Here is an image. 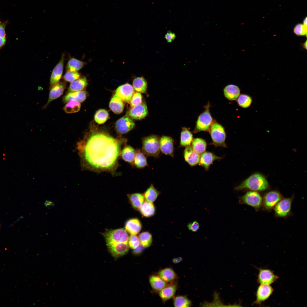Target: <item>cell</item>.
I'll use <instances>...</instances> for the list:
<instances>
[{
  "instance_id": "1",
  "label": "cell",
  "mask_w": 307,
  "mask_h": 307,
  "mask_svg": "<svg viewBox=\"0 0 307 307\" xmlns=\"http://www.w3.org/2000/svg\"><path fill=\"white\" fill-rule=\"evenodd\" d=\"M123 140L103 132L90 133L78 144L84 165L98 171H110L116 166Z\"/></svg>"
},
{
  "instance_id": "2",
  "label": "cell",
  "mask_w": 307,
  "mask_h": 307,
  "mask_svg": "<svg viewBox=\"0 0 307 307\" xmlns=\"http://www.w3.org/2000/svg\"><path fill=\"white\" fill-rule=\"evenodd\" d=\"M269 187L268 182L262 174L254 173L236 187L235 190H240L248 189L251 191H261L267 190Z\"/></svg>"
},
{
  "instance_id": "3",
  "label": "cell",
  "mask_w": 307,
  "mask_h": 307,
  "mask_svg": "<svg viewBox=\"0 0 307 307\" xmlns=\"http://www.w3.org/2000/svg\"><path fill=\"white\" fill-rule=\"evenodd\" d=\"M159 140L158 136L154 135L144 138L142 152L148 156L157 157L160 152Z\"/></svg>"
},
{
  "instance_id": "4",
  "label": "cell",
  "mask_w": 307,
  "mask_h": 307,
  "mask_svg": "<svg viewBox=\"0 0 307 307\" xmlns=\"http://www.w3.org/2000/svg\"><path fill=\"white\" fill-rule=\"evenodd\" d=\"M212 142L211 144L215 147L227 148L225 141L226 134L224 127L215 121H213L209 131Z\"/></svg>"
},
{
  "instance_id": "5",
  "label": "cell",
  "mask_w": 307,
  "mask_h": 307,
  "mask_svg": "<svg viewBox=\"0 0 307 307\" xmlns=\"http://www.w3.org/2000/svg\"><path fill=\"white\" fill-rule=\"evenodd\" d=\"M209 104L206 106V109L198 116L194 131V133L202 131H209L213 122L209 112Z\"/></svg>"
},
{
  "instance_id": "6",
  "label": "cell",
  "mask_w": 307,
  "mask_h": 307,
  "mask_svg": "<svg viewBox=\"0 0 307 307\" xmlns=\"http://www.w3.org/2000/svg\"><path fill=\"white\" fill-rule=\"evenodd\" d=\"M104 235L107 244L119 243H128V235L126 231L123 228L109 231L105 232Z\"/></svg>"
},
{
  "instance_id": "7",
  "label": "cell",
  "mask_w": 307,
  "mask_h": 307,
  "mask_svg": "<svg viewBox=\"0 0 307 307\" xmlns=\"http://www.w3.org/2000/svg\"><path fill=\"white\" fill-rule=\"evenodd\" d=\"M262 200L263 198L258 192L250 191L240 197L239 202L250 206L258 210L262 205Z\"/></svg>"
},
{
  "instance_id": "8",
  "label": "cell",
  "mask_w": 307,
  "mask_h": 307,
  "mask_svg": "<svg viewBox=\"0 0 307 307\" xmlns=\"http://www.w3.org/2000/svg\"><path fill=\"white\" fill-rule=\"evenodd\" d=\"M282 196L278 191L272 190L267 192L263 198L262 205L264 209L270 210L282 199Z\"/></svg>"
},
{
  "instance_id": "9",
  "label": "cell",
  "mask_w": 307,
  "mask_h": 307,
  "mask_svg": "<svg viewBox=\"0 0 307 307\" xmlns=\"http://www.w3.org/2000/svg\"><path fill=\"white\" fill-rule=\"evenodd\" d=\"M293 198H282L274 206L276 216L280 217H286L291 212Z\"/></svg>"
},
{
  "instance_id": "10",
  "label": "cell",
  "mask_w": 307,
  "mask_h": 307,
  "mask_svg": "<svg viewBox=\"0 0 307 307\" xmlns=\"http://www.w3.org/2000/svg\"><path fill=\"white\" fill-rule=\"evenodd\" d=\"M273 291V289L270 285L260 284L256 291V299L252 304L261 305L268 299Z\"/></svg>"
},
{
  "instance_id": "11",
  "label": "cell",
  "mask_w": 307,
  "mask_h": 307,
  "mask_svg": "<svg viewBox=\"0 0 307 307\" xmlns=\"http://www.w3.org/2000/svg\"><path fill=\"white\" fill-rule=\"evenodd\" d=\"M257 281L260 284L270 285L276 281L279 277L273 271L268 269L258 268Z\"/></svg>"
},
{
  "instance_id": "12",
  "label": "cell",
  "mask_w": 307,
  "mask_h": 307,
  "mask_svg": "<svg viewBox=\"0 0 307 307\" xmlns=\"http://www.w3.org/2000/svg\"><path fill=\"white\" fill-rule=\"evenodd\" d=\"M65 56L63 53L59 61L53 70L50 78L49 89L56 84L62 77L63 69Z\"/></svg>"
},
{
  "instance_id": "13",
  "label": "cell",
  "mask_w": 307,
  "mask_h": 307,
  "mask_svg": "<svg viewBox=\"0 0 307 307\" xmlns=\"http://www.w3.org/2000/svg\"><path fill=\"white\" fill-rule=\"evenodd\" d=\"M134 125L133 121L128 116H125L117 121L115 127L119 133L123 134L131 130Z\"/></svg>"
},
{
  "instance_id": "14",
  "label": "cell",
  "mask_w": 307,
  "mask_h": 307,
  "mask_svg": "<svg viewBox=\"0 0 307 307\" xmlns=\"http://www.w3.org/2000/svg\"><path fill=\"white\" fill-rule=\"evenodd\" d=\"M133 87L128 83L119 86L116 90V94L124 101L129 102L134 94Z\"/></svg>"
},
{
  "instance_id": "15",
  "label": "cell",
  "mask_w": 307,
  "mask_h": 307,
  "mask_svg": "<svg viewBox=\"0 0 307 307\" xmlns=\"http://www.w3.org/2000/svg\"><path fill=\"white\" fill-rule=\"evenodd\" d=\"M107 245L111 255L115 257L123 256L126 254L129 250L128 243H112Z\"/></svg>"
},
{
  "instance_id": "16",
  "label": "cell",
  "mask_w": 307,
  "mask_h": 307,
  "mask_svg": "<svg viewBox=\"0 0 307 307\" xmlns=\"http://www.w3.org/2000/svg\"><path fill=\"white\" fill-rule=\"evenodd\" d=\"M148 110L145 103H141L140 105L132 108L128 112V116L136 120H140L144 118L147 115Z\"/></svg>"
},
{
  "instance_id": "17",
  "label": "cell",
  "mask_w": 307,
  "mask_h": 307,
  "mask_svg": "<svg viewBox=\"0 0 307 307\" xmlns=\"http://www.w3.org/2000/svg\"><path fill=\"white\" fill-rule=\"evenodd\" d=\"M159 143L160 151L162 153L166 155L173 156V141L171 137L163 136L160 138Z\"/></svg>"
},
{
  "instance_id": "18",
  "label": "cell",
  "mask_w": 307,
  "mask_h": 307,
  "mask_svg": "<svg viewBox=\"0 0 307 307\" xmlns=\"http://www.w3.org/2000/svg\"><path fill=\"white\" fill-rule=\"evenodd\" d=\"M66 87V83L64 81L59 82L53 86L50 89L48 101L44 107H46L51 101L62 95Z\"/></svg>"
},
{
  "instance_id": "19",
  "label": "cell",
  "mask_w": 307,
  "mask_h": 307,
  "mask_svg": "<svg viewBox=\"0 0 307 307\" xmlns=\"http://www.w3.org/2000/svg\"><path fill=\"white\" fill-rule=\"evenodd\" d=\"M177 289V284L176 282L169 284L159 291V295L163 302L173 298Z\"/></svg>"
},
{
  "instance_id": "20",
  "label": "cell",
  "mask_w": 307,
  "mask_h": 307,
  "mask_svg": "<svg viewBox=\"0 0 307 307\" xmlns=\"http://www.w3.org/2000/svg\"><path fill=\"white\" fill-rule=\"evenodd\" d=\"M184 155L185 160L190 166H195L199 164L200 155L195 152L190 145L186 147Z\"/></svg>"
},
{
  "instance_id": "21",
  "label": "cell",
  "mask_w": 307,
  "mask_h": 307,
  "mask_svg": "<svg viewBox=\"0 0 307 307\" xmlns=\"http://www.w3.org/2000/svg\"><path fill=\"white\" fill-rule=\"evenodd\" d=\"M222 158L221 157L218 156L212 152H205L200 156L199 164L207 171L214 161Z\"/></svg>"
},
{
  "instance_id": "22",
  "label": "cell",
  "mask_w": 307,
  "mask_h": 307,
  "mask_svg": "<svg viewBox=\"0 0 307 307\" xmlns=\"http://www.w3.org/2000/svg\"><path fill=\"white\" fill-rule=\"evenodd\" d=\"M168 284L175 282L178 276L174 270L170 267H166L160 270L157 274Z\"/></svg>"
},
{
  "instance_id": "23",
  "label": "cell",
  "mask_w": 307,
  "mask_h": 307,
  "mask_svg": "<svg viewBox=\"0 0 307 307\" xmlns=\"http://www.w3.org/2000/svg\"><path fill=\"white\" fill-rule=\"evenodd\" d=\"M87 96V92L84 90L68 92L63 97V100L64 103H67L72 100L79 103L82 102L85 100Z\"/></svg>"
},
{
  "instance_id": "24",
  "label": "cell",
  "mask_w": 307,
  "mask_h": 307,
  "mask_svg": "<svg viewBox=\"0 0 307 307\" xmlns=\"http://www.w3.org/2000/svg\"><path fill=\"white\" fill-rule=\"evenodd\" d=\"M223 93L226 98L230 101H234L236 100L240 95V90L236 85L229 84L224 88Z\"/></svg>"
},
{
  "instance_id": "25",
  "label": "cell",
  "mask_w": 307,
  "mask_h": 307,
  "mask_svg": "<svg viewBox=\"0 0 307 307\" xmlns=\"http://www.w3.org/2000/svg\"><path fill=\"white\" fill-rule=\"evenodd\" d=\"M149 281L153 290L158 293L168 284L157 274L150 275Z\"/></svg>"
},
{
  "instance_id": "26",
  "label": "cell",
  "mask_w": 307,
  "mask_h": 307,
  "mask_svg": "<svg viewBox=\"0 0 307 307\" xmlns=\"http://www.w3.org/2000/svg\"><path fill=\"white\" fill-rule=\"evenodd\" d=\"M125 230L131 235H136L141 231L142 225L140 221L137 219H132L126 223Z\"/></svg>"
},
{
  "instance_id": "27",
  "label": "cell",
  "mask_w": 307,
  "mask_h": 307,
  "mask_svg": "<svg viewBox=\"0 0 307 307\" xmlns=\"http://www.w3.org/2000/svg\"><path fill=\"white\" fill-rule=\"evenodd\" d=\"M109 105L111 110L116 114H119L123 111L124 105L123 100L116 94L112 98Z\"/></svg>"
},
{
  "instance_id": "28",
  "label": "cell",
  "mask_w": 307,
  "mask_h": 307,
  "mask_svg": "<svg viewBox=\"0 0 307 307\" xmlns=\"http://www.w3.org/2000/svg\"><path fill=\"white\" fill-rule=\"evenodd\" d=\"M88 82L86 77L83 76L71 82L68 88V92L82 90L87 86Z\"/></svg>"
},
{
  "instance_id": "29",
  "label": "cell",
  "mask_w": 307,
  "mask_h": 307,
  "mask_svg": "<svg viewBox=\"0 0 307 307\" xmlns=\"http://www.w3.org/2000/svg\"><path fill=\"white\" fill-rule=\"evenodd\" d=\"M136 151L129 145L125 146L121 151L120 155L125 161L133 164Z\"/></svg>"
},
{
  "instance_id": "30",
  "label": "cell",
  "mask_w": 307,
  "mask_h": 307,
  "mask_svg": "<svg viewBox=\"0 0 307 307\" xmlns=\"http://www.w3.org/2000/svg\"><path fill=\"white\" fill-rule=\"evenodd\" d=\"M128 196L132 207L135 209L139 210L144 201L143 194L135 193L128 194Z\"/></svg>"
},
{
  "instance_id": "31",
  "label": "cell",
  "mask_w": 307,
  "mask_h": 307,
  "mask_svg": "<svg viewBox=\"0 0 307 307\" xmlns=\"http://www.w3.org/2000/svg\"><path fill=\"white\" fill-rule=\"evenodd\" d=\"M86 64L84 62L74 58H70L66 65L67 71L77 72L81 69Z\"/></svg>"
},
{
  "instance_id": "32",
  "label": "cell",
  "mask_w": 307,
  "mask_h": 307,
  "mask_svg": "<svg viewBox=\"0 0 307 307\" xmlns=\"http://www.w3.org/2000/svg\"><path fill=\"white\" fill-rule=\"evenodd\" d=\"M142 214L146 217H149L154 215L155 209L152 202L144 201L139 209Z\"/></svg>"
},
{
  "instance_id": "33",
  "label": "cell",
  "mask_w": 307,
  "mask_h": 307,
  "mask_svg": "<svg viewBox=\"0 0 307 307\" xmlns=\"http://www.w3.org/2000/svg\"><path fill=\"white\" fill-rule=\"evenodd\" d=\"M133 164L138 168H142L148 165L144 154L139 150L136 151Z\"/></svg>"
},
{
  "instance_id": "34",
  "label": "cell",
  "mask_w": 307,
  "mask_h": 307,
  "mask_svg": "<svg viewBox=\"0 0 307 307\" xmlns=\"http://www.w3.org/2000/svg\"><path fill=\"white\" fill-rule=\"evenodd\" d=\"M193 139L191 132L186 128H183L181 133V146L185 147L190 146Z\"/></svg>"
},
{
  "instance_id": "35",
  "label": "cell",
  "mask_w": 307,
  "mask_h": 307,
  "mask_svg": "<svg viewBox=\"0 0 307 307\" xmlns=\"http://www.w3.org/2000/svg\"><path fill=\"white\" fill-rule=\"evenodd\" d=\"M132 85L134 90L140 93L145 92L147 86V81L143 77H138L135 78L133 81Z\"/></svg>"
},
{
  "instance_id": "36",
  "label": "cell",
  "mask_w": 307,
  "mask_h": 307,
  "mask_svg": "<svg viewBox=\"0 0 307 307\" xmlns=\"http://www.w3.org/2000/svg\"><path fill=\"white\" fill-rule=\"evenodd\" d=\"M193 150L200 155L205 152L206 148L207 143L203 139L196 138L193 139L192 142Z\"/></svg>"
},
{
  "instance_id": "37",
  "label": "cell",
  "mask_w": 307,
  "mask_h": 307,
  "mask_svg": "<svg viewBox=\"0 0 307 307\" xmlns=\"http://www.w3.org/2000/svg\"><path fill=\"white\" fill-rule=\"evenodd\" d=\"M159 194V192L153 184H151L144 192L143 195L146 201L153 202L156 199Z\"/></svg>"
},
{
  "instance_id": "38",
  "label": "cell",
  "mask_w": 307,
  "mask_h": 307,
  "mask_svg": "<svg viewBox=\"0 0 307 307\" xmlns=\"http://www.w3.org/2000/svg\"><path fill=\"white\" fill-rule=\"evenodd\" d=\"M173 304L175 307H188L192 306L191 301L186 296L179 295L174 297Z\"/></svg>"
},
{
  "instance_id": "39",
  "label": "cell",
  "mask_w": 307,
  "mask_h": 307,
  "mask_svg": "<svg viewBox=\"0 0 307 307\" xmlns=\"http://www.w3.org/2000/svg\"><path fill=\"white\" fill-rule=\"evenodd\" d=\"M140 244L143 247L147 248L152 244V235L148 232H144L140 234L138 237Z\"/></svg>"
},
{
  "instance_id": "40",
  "label": "cell",
  "mask_w": 307,
  "mask_h": 307,
  "mask_svg": "<svg viewBox=\"0 0 307 307\" xmlns=\"http://www.w3.org/2000/svg\"><path fill=\"white\" fill-rule=\"evenodd\" d=\"M81 105L74 100H71L66 103L63 108V110L67 113H72L78 111L80 109Z\"/></svg>"
},
{
  "instance_id": "41",
  "label": "cell",
  "mask_w": 307,
  "mask_h": 307,
  "mask_svg": "<svg viewBox=\"0 0 307 307\" xmlns=\"http://www.w3.org/2000/svg\"><path fill=\"white\" fill-rule=\"evenodd\" d=\"M238 105L243 108L249 107L252 102V98L249 96L245 94H240L237 99Z\"/></svg>"
},
{
  "instance_id": "42",
  "label": "cell",
  "mask_w": 307,
  "mask_h": 307,
  "mask_svg": "<svg viewBox=\"0 0 307 307\" xmlns=\"http://www.w3.org/2000/svg\"><path fill=\"white\" fill-rule=\"evenodd\" d=\"M109 114L105 110L101 109L96 113L94 116L95 121L99 124L104 123L109 118Z\"/></svg>"
},
{
  "instance_id": "43",
  "label": "cell",
  "mask_w": 307,
  "mask_h": 307,
  "mask_svg": "<svg viewBox=\"0 0 307 307\" xmlns=\"http://www.w3.org/2000/svg\"><path fill=\"white\" fill-rule=\"evenodd\" d=\"M80 77V74L77 72L67 71L63 78L65 81L71 82Z\"/></svg>"
},
{
  "instance_id": "44",
  "label": "cell",
  "mask_w": 307,
  "mask_h": 307,
  "mask_svg": "<svg viewBox=\"0 0 307 307\" xmlns=\"http://www.w3.org/2000/svg\"><path fill=\"white\" fill-rule=\"evenodd\" d=\"M128 244L129 247L131 248L136 249L140 244L138 237L136 235H131L129 237Z\"/></svg>"
},
{
  "instance_id": "45",
  "label": "cell",
  "mask_w": 307,
  "mask_h": 307,
  "mask_svg": "<svg viewBox=\"0 0 307 307\" xmlns=\"http://www.w3.org/2000/svg\"><path fill=\"white\" fill-rule=\"evenodd\" d=\"M142 97L139 92L134 93L130 100V104L132 108L137 106L142 103Z\"/></svg>"
},
{
  "instance_id": "46",
  "label": "cell",
  "mask_w": 307,
  "mask_h": 307,
  "mask_svg": "<svg viewBox=\"0 0 307 307\" xmlns=\"http://www.w3.org/2000/svg\"><path fill=\"white\" fill-rule=\"evenodd\" d=\"M293 32L295 34L298 36H306L307 26L303 24H298L294 27Z\"/></svg>"
},
{
  "instance_id": "47",
  "label": "cell",
  "mask_w": 307,
  "mask_h": 307,
  "mask_svg": "<svg viewBox=\"0 0 307 307\" xmlns=\"http://www.w3.org/2000/svg\"><path fill=\"white\" fill-rule=\"evenodd\" d=\"M187 227L189 230L193 232H196L199 229L200 225L197 221H195L189 223Z\"/></svg>"
},
{
  "instance_id": "48",
  "label": "cell",
  "mask_w": 307,
  "mask_h": 307,
  "mask_svg": "<svg viewBox=\"0 0 307 307\" xmlns=\"http://www.w3.org/2000/svg\"><path fill=\"white\" fill-rule=\"evenodd\" d=\"M175 34L170 30L168 31L165 35V38L169 43H170L173 41L176 38Z\"/></svg>"
},
{
  "instance_id": "49",
  "label": "cell",
  "mask_w": 307,
  "mask_h": 307,
  "mask_svg": "<svg viewBox=\"0 0 307 307\" xmlns=\"http://www.w3.org/2000/svg\"><path fill=\"white\" fill-rule=\"evenodd\" d=\"M44 205L46 208L51 209L54 206L55 203L51 201L46 200L44 203Z\"/></svg>"
},
{
  "instance_id": "50",
  "label": "cell",
  "mask_w": 307,
  "mask_h": 307,
  "mask_svg": "<svg viewBox=\"0 0 307 307\" xmlns=\"http://www.w3.org/2000/svg\"><path fill=\"white\" fill-rule=\"evenodd\" d=\"M5 32L4 28L3 25H0V37L5 38Z\"/></svg>"
},
{
  "instance_id": "51",
  "label": "cell",
  "mask_w": 307,
  "mask_h": 307,
  "mask_svg": "<svg viewBox=\"0 0 307 307\" xmlns=\"http://www.w3.org/2000/svg\"><path fill=\"white\" fill-rule=\"evenodd\" d=\"M5 42V38L0 37V47L4 44Z\"/></svg>"
},
{
  "instance_id": "52",
  "label": "cell",
  "mask_w": 307,
  "mask_h": 307,
  "mask_svg": "<svg viewBox=\"0 0 307 307\" xmlns=\"http://www.w3.org/2000/svg\"><path fill=\"white\" fill-rule=\"evenodd\" d=\"M182 258H175L173 260V262L175 263H177L179 262H180L182 261Z\"/></svg>"
},
{
  "instance_id": "53",
  "label": "cell",
  "mask_w": 307,
  "mask_h": 307,
  "mask_svg": "<svg viewBox=\"0 0 307 307\" xmlns=\"http://www.w3.org/2000/svg\"><path fill=\"white\" fill-rule=\"evenodd\" d=\"M307 41H306V42L302 44L303 48L306 50L307 49Z\"/></svg>"
},
{
  "instance_id": "54",
  "label": "cell",
  "mask_w": 307,
  "mask_h": 307,
  "mask_svg": "<svg viewBox=\"0 0 307 307\" xmlns=\"http://www.w3.org/2000/svg\"><path fill=\"white\" fill-rule=\"evenodd\" d=\"M303 24L305 26H307V18L306 17L304 20L303 22Z\"/></svg>"
}]
</instances>
